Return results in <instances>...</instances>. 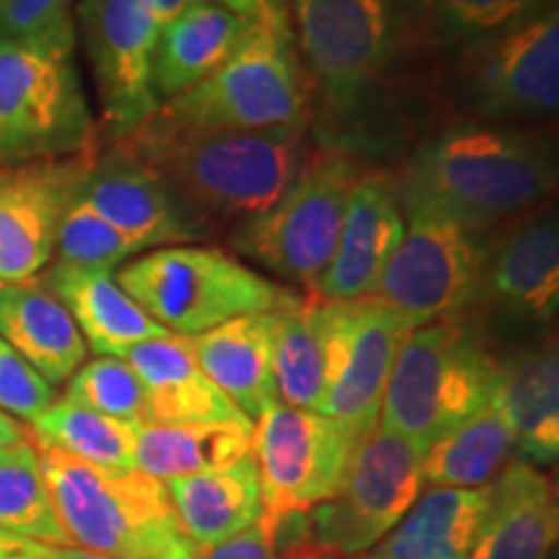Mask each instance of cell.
Wrapping results in <instances>:
<instances>
[{
	"instance_id": "43",
	"label": "cell",
	"mask_w": 559,
	"mask_h": 559,
	"mask_svg": "<svg viewBox=\"0 0 559 559\" xmlns=\"http://www.w3.org/2000/svg\"><path fill=\"white\" fill-rule=\"evenodd\" d=\"M21 440H26L24 425L5 415V412H0V449H9V445H16Z\"/></svg>"
},
{
	"instance_id": "25",
	"label": "cell",
	"mask_w": 559,
	"mask_h": 559,
	"mask_svg": "<svg viewBox=\"0 0 559 559\" xmlns=\"http://www.w3.org/2000/svg\"><path fill=\"white\" fill-rule=\"evenodd\" d=\"M272 332H275V311L247 313L190 337L194 358L207 379L251 423H257L277 402L275 373H272Z\"/></svg>"
},
{
	"instance_id": "27",
	"label": "cell",
	"mask_w": 559,
	"mask_h": 559,
	"mask_svg": "<svg viewBox=\"0 0 559 559\" xmlns=\"http://www.w3.org/2000/svg\"><path fill=\"white\" fill-rule=\"evenodd\" d=\"M185 536L200 551L230 539L260 519V474L251 453L234 464L166 481Z\"/></svg>"
},
{
	"instance_id": "41",
	"label": "cell",
	"mask_w": 559,
	"mask_h": 559,
	"mask_svg": "<svg viewBox=\"0 0 559 559\" xmlns=\"http://www.w3.org/2000/svg\"><path fill=\"white\" fill-rule=\"evenodd\" d=\"M34 555H37V559H111V557L96 555V551L73 547V544L55 547V544H39V542H34Z\"/></svg>"
},
{
	"instance_id": "10",
	"label": "cell",
	"mask_w": 559,
	"mask_h": 559,
	"mask_svg": "<svg viewBox=\"0 0 559 559\" xmlns=\"http://www.w3.org/2000/svg\"><path fill=\"white\" fill-rule=\"evenodd\" d=\"M412 0H293L290 24L304 68L340 120L353 115L404 32Z\"/></svg>"
},
{
	"instance_id": "29",
	"label": "cell",
	"mask_w": 559,
	"mask_h": 559,
	"mask_svg": "<svg viewBox=\"0 0 559 559\" xmlns=\"http://www.w3.org/2000/svg\"><path fill=\"white\" fill-rule=\"evenodd\" d=\"M272 373H275L277 402L298 409H321L332 373L326 300L306 293L298 304L275 311Z\"/></svg>"
},
{
	"instance_id": "28",
	"label": "cell",
	"mask_w": 559,
	"mask_h": 559,
	"mask_svg": "<svg viewBox=\"0 0 559 559\" xmlns=\"http://www.w3.org/2000/svg\"><path fill=\"white\" fill-rule=\"evenodd\" d=\"M485 513L487 487H430L376 547L355 559H472Z\"/></svg>"
},
{
	"instance_id": "13",
	"label": "cell",
	"mask_w": 559,
	"mask_h": 559,
	"mask_svg": "<svg viewBox=\"0 0 559 559\" xmlns=\"http://www.w3.org/2000/svg\"><path fill=\"white\" fill-rule=\"evenodd\" d=\"M461 99L479 120H551L559 107V11L521 21L459 52Z\"/></svg>"
},
{
	"instance_id": "39",
	"label": "cell",
	"mask_w": 559,
	"mask_h": 559,
	"mask_svg": "<svg viewBox=\"0 0 559 559\" xmlns=\"http://www.w3.org/2000/svg\"><path fill=\"white\" fill-rule=\"evenodd\" d=\"M200 559H277V519L260 513L249 528L202 551Z\"/></svg>"
},
{
	"instance_id": "22",
	"label": "cell",
	"mask_w": 559,
	"mask_h": 559,
	"mask_svg": "<svg viewBox=\"0 0 559 559\" xmlns=\"http://www.w3.org/2000/svg\"><path fill=\"white\" fill-rule=\"evenodd\" d=\"M0 340L50 386L66 383L88 353L70 311L41 277L0 283Z\"/></svg>"
},
{
	"instance_id": "21",
	"label": "cell",
	"mask_w": 559,
	"mask_h": 559,
	"mask_svg": "<svg viewBox=\"0 0 559 559\" xmlns=\"http://www.w3.org/2000/svg\"><path fill=\"white\" fill-rule=\"evenodd\" d=\"M557 526L551 479L515 459L487 485V513L472 559H547L557 542Z\"/></svg>"
},
{
	"instance_id": "37",
	"label": "cell",
	"mask_w": 559,
	"mask_h": 559,
	"mask_svg": "<svg viewBox=\"0 0 559 559\" xmlns=\"http://www.w3.org/2000/svg\"><path fill=\"white\" fill-rule=\"evenodd\" d=\"M55 402V386L0 340V412L34 423Z\"/></svg>"
},
{
	"instance_id": "1",
	"label": "cell",
	"mask_w": 559,
	"mask_h": 559,
	"mask_svg": "<svg viewBox=\"0 0 559 559\" xmlns=\"http://www.w3.org/2000/svg\"><path fill=\"white\" fill-rule=\"evenodd\" d=\"M402 205H425L492 234L557 192L551 140L508 124L466 122L423 143L400 181Z\"/></svg>"
},
{
	"instance_id": "3",
	"label": "cell",
	"mask_w": 559,
	"mask_h": 559,
	"mask_svg": "<svg viewBox=\"0 0 559 559\" xmlns=\"http://www.w3.org/2000/svg\"><path fill=\"white\" fill-rule=\"evenodd\" d=\"M41 477L55 515L73 547L111 559H200L187 539L166 492V481L148 474L111 472L41 443Z\"/></svg>"
},
{
	"instance_id": "12",
	"label": "cell",
	"mask_w": 559,
	"mask_h": 559,
	"mask_svg": "<svg viewBox=\"0 0 559 559\" xmlns=\"http://www.w3.org/2000/svg\"><path fill=\"white\" fill-rule=\"evenodd\" d=\"M360 438L349 425L321 412L272 404L254 423L251 438L262 513L285 519L311 513L330 500Z\"/></svg>"
},
{
	"instance_id": "11",
	"label": "cell",
	"mask_w": 559,
	"mask_h": 559,
	"mask_svg": "<svg viewBox=\"0 0 559 559\" xmlns=\"http://www.w3.org/2000/svg\"><path fill=\"white\" fill-rule=\"evenodd\" d=\"M423 445L381 425L355 445L345 477L330 500L311 510L319 549L355 559L376 547L423 495Z\"/></svg>"
},
{
	"instance_id": "44",
	"label": "cell",
	"mask_w": 559,
	"mask_h": 559,
	"mask_svg": "<svg viewBox=\"0 0 559 559\" xmlns=\"http://www.w3.org/2000/svg\"><path fill=\"white\" fill-rule=\"evenodd\" d=\"M215 3L226 5L228 11L241 13V16H257V13L270 9V5L283 3V0H215Z\"/></svg>"
},
{
	"instance_id": "38",
	"label": "cell",
	"mask_w": 559,
	"mask_h": 559,
	"mask_svg": "<svg viewBox=\"0 0 559 559\" xmlns=\"http://www.w3.org/2000/svg\"><path fill=\"white\" fill-rule=\"evenodd\" d=\"M70 0H0V39H19L70 16Z\"/></svg>"
},
{
	"instance_id": "23",
	"label": "cell",
	"mask_w": 559,
	"mask_h": 559,
	"mask_svg": "<svg viewBox=\"0 0 559 559\" xmlns=\"http://www.w3.org/2000/svg\"><path fill=\"white\" fill-rule=\"evenodd\" d=\"M41 283L62 300L86 347L102 358H124L140 342L169 334L120 288L115 270L52 264Z\"/></svg>"
},
{
	"instance_id": "26",
	"label": "cell",
	"mask_w": 559,
	"mask_h": 559,
	"mask_svg": "<svg viewBox=\"0 0 559 559\" xmlns=\"http://www.w3.org/2000/svg\"><path fill=\"white\" fill-rule=\"evenodd\" d=\"M495 400L515 438V459L551 466L559 456V358L555 342L521 349L500 362Z\"/></svg>"
},
{
	"instance_id": "32",
	"label": "cell",
	"mask_w": 559,
	"mask_h": 559,
	"mask_svg": "<svg viewBox=\"0 0 559 559\" xmlns=\"http://www.w3.org/2000/svg\"><path fill=\"white\" fill-rule=\"evenodd\" d=\"M32 436L70 456L111 472H132L138 453V425L115 419L81 404L55 400L45 415L32 423Z\"/></svg>"
},
{
	"instance_id": "14",
	"label": "cell",
	"mask_w": 559,
	"mask_h": 559,
	"mask_svg": "<svg viewBox=\"0 0 559 559\" xmlns=\"http://www.w3.org/2000/svg\"><path fill=\"white\" fill-rule=\"evenodd\" d=\"M81 29L102 104V128L122 140L158 115L153 60L160 21L148 0H83Z\"/></svg>"
},
{
	"instance_id": "19",
	"label": "cell",
	"mask_w": 559,
	"mask_h": 559,
	"mask_svg": "<svg viewBox=\"0 0 559 559\" xmlns=\"http://www.w3.org/2000/svg\"><path fill=\"white\" fill-rule=\"evenodd\" d=\"M402 236L400 187L383 174L366 171L349 194L337 249L313 296L324 300L373 296Z\"/></svg>"
},
{
	"instance_id": "47",
	"label": "cell",
	"mask_w": 559,
	"mask_h": 559,
	"mask_svg": "<svg viewBox=\"0 0 559 559\" xmlns=\"http://www.w3.org/2000/svg\"><path fill=\"white\" fill-rule=\"evenodd\" d=\"M412 3H415V0H412Z\"/></svg>"
},
{
	"instance_id": "30",
	"label": "cell",
	"mask_w": 559,
	"mask_h": 559,
	"mask_svg": "<svg viewBox=\"0 0 559 559\" xmlns=\"http://www.w3.org/2000/svg\"><path fill=\"white\" fill-rule=\"evenodd\" d=\"M515 459V438L498 400L440 436L423 453V479L430 487L485 489Z\"/></svg>"
},
{
	"instance_id": "9",
	"label": "cell",
	"mask_w": 559,
	"mask_h": 559,
	"mask_svg": "<svg viewBox=\"0 0 559 559\" xmlns=\"http://www.w3.org/2000/svg\"><path fill=\"white\" fill-rule=\"evenodd\" d=\"M404 236L376 298L412 326L461 319L481 298L489 236L425 205H402Z\"/></svg>"
},
{
	"instance_id": "4",
	"label": "cell",
	"mask_w": 559,
	"mask_h": 559,
	"mask_svg": "<svg viewBox=\"0 0 559 559\" xmlns=\"http://www.w3.org/2000/svg\"><path fill=\"white\" fill-rule=\"evenodd\" d=\"M70 16L0 39V166L66 158L102 143L75 68Z\"/></svg>"
},
{
	"instance_id": "20",
	"label": "cell",
	"mask_w": 559,
	"mask_h": 559,
	"mask_svg": "<svg viewBox=\"0 0 559 559\" xmlns=\"http://www.w3.org/2000/svg\"><path fill=\"white\" fill-rule=\"evenodd\" d=\"M135 370L145 394V423L207 425L251 423L223 391L207 379L192 353L190 337L140 342L122 358Z\"/></svg>"
},
{
	"instance_id": "46",
	"label": "cell",
	"mask_w": 559,
	"mask_h": 559,
	"mask_svg": "<svg viewBox=\"0 0 559 559\" xmlns=\"http://www.w3.org/2000/svg\"><path fill=\"white\" fill-rule=\"evenodd\" d=\"M21 542H24L21 536H13L9 531L0 528V549H19Z\"/></svg>"
},
{
	"instance_id": "42",
	"label": "cell",
	"mask_w": 559,
	"mask_h": 559,
	"mask_svg": "<svg viewBox=\"0 0 559 559\" xmlns=\"http://www.w3.org/2000/svg\"><path fill=\"white\" fill-rule=\"evenodd\" d=\"M153 13H156V19L160 21V26L169 24L171 19H177L181 11H187L190 5H198V3H210V0H148Z\"/></svg>"
},
{
	"instance_id": "45",
	"label": "cell",
	"mask_w": 559,
	"mask_h": 559,
	"mask_svg": "<svg viewBox=\"0 0 559 559\" xmlns=\"http://www.w3.org/2000/svg\"><path fill=\"white\" fill-rule=\"evenodd\" d=\"M0 559H37V555H34V542L24 539L19 549H0Z\"/></svg>"
},
{
	"instance_id": "24",
	"label": "cell",
	"mask_w": 559,
	"mask_h": 559,
	"mask_svg": "<svg viewBox=\"0 0 559 559\" xmlns=\"http://www.w3.org/2000/svg\"><path fill=\"white\" fill-rule=\"evenodd\" d=\"M254 16L228 11L226 5L198 3L160 26L153 60V88L160 104L198 86L213 75L247 41Z\"/></svg>"
},
{
	"instance_id": "34",
	"label": "cell",
	"mask_w": 559,
	"mask_h": 559,
	"mask_svg": "<svg viewBox=\"0 0 559 559\" xmlns=\"http://www.w3.org/2000/svg\"><path fill=\"white\" fill-rule=\"evenodd\" d=\"M0 528L39 544H70L55 515L29 430L26 440L0 449Z\"/></svg>"
},
{
	"instance_id": "33",
	"label": "cell",
	"mask_w": 559,
	"mask_h": 559,
	"mask_svg": "<svg viewBox=\"0 0 559 559\" xmlns=\"http://www.w3.org/2000/svg\"><path fill=\"white\" fill-rule=\"evenodd\" d=\"M549 9L557 0H415L412 24L432 45L461 52Z\"/></svg>"
},
{
	"instance_id": "40",
	"label": "cell",
	"mask_w": 559,
	"mask_h": 559,
	"mask_svg": "<svg viewBox=\"0 0 559 559\" xmlns=\"http://www.w3.org/2000/svg\"><path fill=\"white\" fill-rule=\"evenodd\" d=\"M277 559H342L330 551L319 549L311 539V528L304 526L285 536V542L277 547Z\"/></svg>"
},
{
	"instance_id": "8",
	"label": "cell",
	"mask_w": 559,
	"mask_h": 559,
	"mask_svg": "<svg viewBox=\"0 0 559 559\" xmlns=\"http://www.w3.org/2000/svg\"><path fill=\"white\" fill-rule=\"evenodd\" d=\"M362 174L342 148L309 151L290 190L267 213L239 223L230 247L313 296L330 270L349 194Z\"/></svg>"
},
{
	"instance_id": "15",
	"label": "cell",
	"mask_w": 559,
	"mask_h": 559,
	"mask_svg": "<svg viewBox=\"0 0 559 559\" xmlns=\"http://www.w3.org/2000/svg\"><path fill=\"white\" fill-rule=\"evenodd\" d=\"M326 317L332 334V373L319 412L366 436L379 425L383 389L404 340L415 326L376 296L326 300Z\"/></svg>"
},
{
	"instance_id": "36",
	"label": "cell",
	"mask_w": 559,
	"mask_h": 559,
	"mask_svg": "<svg viewBox=\"0 0 559 559\" xmlns=\"http://www.w3.org/2000/svg\"><path fill=\"white\" fill-rule=\"evenodd\" d=\"M55 254H58V264H68V267L115 270L124 260L135 257L138 249L94 207L75 198L60 221Z\"/></svg>"
},
{
	"instance_id": "7",
	"label": "cell",
	"mask_w": 559,
	"mask_h": 559,
	"mask_svg": "<svg viewBox=\"0 0 559 559\" xmlns=\"http://www.w3.org/2000/svg\"><path fill=\"white\" fill-rule=\"evenodd\" d=\"M115 277L156 324L179 337H198L247 313L288 309L304 298L213 247L153 249Z\"/></svg>"
},
{
	"instance_id": "5",
	"label": "cell",
	"mask_w": 559,
	"mask_h": 559,
	"mask_svg": "<svg viewBox=\"0 0 559 559\" xmlns=\"http://www.w3.org/2000/svg\"><path fill=\"white\" fill-rule=\"evenodd\" d=\"M158 117L194 130L306 128L311 81L285 3L257 13L239 50L198 86L160 104Z\"/></svg>"
},
{
	"instance_id": "18",
	"label": "cell",
	"mask_w": 559,
	"mask_h": 559,
	"mask_svg": "<svg viewBox=\"0 0 559 559\" xmlns=\"http://www.w3.org/2000/svg\"><path fill=\"white\" fill-rule=\"evenodd\" d=\"M481 300L521 319L551 321L559 309V223L544 205L489 236Z\"/></svg>"
},
{
	"instance_id": "16",
	"label": "cell",
	"mask_w": 559,
	"mask_h": 559,
	"mask_svg": "<svg viewBox=\"0 0 559 559\" xmlns=\"http://www.w3.org/2000/svg\"><path fill=\"white\" fill-rule=\"evenodd\" d=\"M99 145L66 158L0 166V283L29 280L52 260L62 215L79 198Z\"/></svg>"
},
{
	"instance_id": "35",
	"label": "cell",
	"mask_w": 559,
	"mask_h": 559,
	"mask_svg": "<svg viewBox=\"0 0 559 559\" xmlns=\"http://www.w3.org/2000/svg\"><path fill=\"white\" fill-rule=\"evenodd\" d=\"M66 383V400L81 407L132 425L145 423L143 383L122 358L83 362Z\"/></svg>"
},
{
	"instance_id": "31",
	"label": "cell",
	"mask_w": 559,
	"mask_h": 559,
	"mask_svg": "<svg viewBox=\"0 0 559 559\" xmlns=\"http://www.w3.org/2000/svg\"><path fill=\"white\" fill-rule=\"evenodd\" d=\"M254 423L138 425V472L169 481L221 469L251 453Z\"/></svg>"
},
{
	"instance_id": "6",
	"label": "cell",
	"mask_w": 559,
	"mask_h": 559,
	"mask_svg": "<svg viewBox=\"0 0 559 559\" xmlns=\"http://www.w3.org/2000/svg\"><path fill=\"white\" fill-rule=\"evenodd\" d=\"M500 360L461 319L415 326L383 389L379 425L428 449L492 400Z\"/></svg>"
},
{
	"instance_id": "2",
	"label": "cell",
	"mask_w": 559,
	"mask_h": 559,
	"mask_svg": "<svg viewBox=\"0 0 559 559\" xmlns=\"http://www.w3.org/2000/svg\"><path fill=\"white\" fill-rule=\"evenodd\" d=\"M143 158L200 221L267 213L309 158L306 128L194 130L156 115L117 140Z\"/></svg>"
},
{
	"instance_id": "17",
	"label": "cell",
	"mask_w": 559,
	"mask_h": 559,
	"mask_svg": "<svg viewBox=\"0 0 559 559\" xmlns=\"http://www.w3.org/2000/svg\"><path fill=\"white\" fill-rule=\"evenodd\" d=\"M79 200L115 226L138 251L185 247L205 234L200 221L156 171L122 143L96 151Z\"/></svg>"
}]
</instances>
